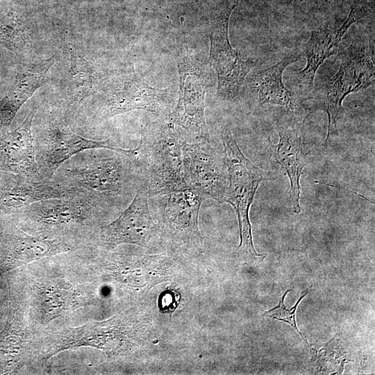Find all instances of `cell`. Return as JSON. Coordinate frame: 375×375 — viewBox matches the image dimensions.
<instances>
[{
	"label": "cell",
	"mask_w": 375,
	"mask_h": 375,
	"mask_svg": "<svg viewBox=\"0 0 375 375\" xmlns=\"http://www.w3.org/2000/svg\"><path fill=\"white\" fill-rule=\"evenodd\" d=\"M278 133L279 141L275 149L276 159L288 176L290 181V203L294 212L299 213L300 178L304 167L308 162V153L294 126H281Z\"/></svg>",
	"instance_id": "obj_20"
},
{
	"label": "cell",
	"mask_w": 375,
	"mask_h": 375,
	"mask_svg": "<svg viewBox=\"0 0 375 375\" xmlns=\"http://www.w3.org/2000/svg\"><path fill=\"white\" fill-rule=\"evenodd\" d=\"M148 198L155 208L161 235L180 247H198L203 243L199 214L204 199L198 192L187 188Z\"/></svg>",
	"instance_id": "obj_9"
},
{
	"label": "cell",
	"mask_w": 375,
	"mask_h": 375,
	"mask_svg": "<svg viewBox=\"0 0 375 375\" xmlns=\"http://www.w3.org/2000/svg\"><path fill=\"white\" fill-rule=\"evenodd\" d=\"M8 238L7 248L10 256L22 263L65 253L73 248L70 243L62 239L28 235L15 226H12Z\"/></svg>",
	"instance_id": "obj_21"
},
{
	"label": "cell",
	"mask_w": 375,
	"mask_h": 375,
	"mask_svg": "<svg viewBox=\"0 0 375 375\" xmlns=\"http://www.w3.org/2000/svg\"><path fill=\"white\" fill-rule=\"evenodd\" d=\"M222 139L229 181L227 203L234 208L239 224L238 254L250 260L263 258L265 255L258 253L253 247L249 212L260 184L275 180L276 176L257 167L244 156L228 127L222 130Z\"/></svg>",
	"instance_id": "obj_4"
},
{
	"label": "cell",
	"mask_w": 375,
	"mask_h": 375,
	"mask_svg": "<svg viewBox=\"0 0 375 375\" xmlns=\"http://www.w3.org/2000/svg\"><path fill=\"white\" fill-rule=\"evenodd\" d=\"M39 297L42 312L47 320L53 319L65 311L75 308L80 301L76 290L59 283L42 287Z\"/></svg>",
	"instance_id": "obj_23"
},
{
	"label": "cell",
	"mask_w": 375,
	"mask_h": 375,
	"mask_svg": "<svg viewBox=\"0 0 375 375\" xmlns=\"http://www.w3.org/2000/svg\"><path fill=\"white\" fill-rule=\"evenodd\" d=\"M58 52L39 62L19 64L13 86L0 100V128H8L22 105L47 82V73L57 62Z\"/></svg>",
	"instance_id": "obj_16"
},
{
	"label": "cell",
	"mask_w": 375,
	"mask_h": 375,
	"mask_svg": "<svg viewBox=\"0 0 375 375\" xmlns=\"http://www.w3.org/2000/svg\"><path fill=\"white\" fill-rule=\"evenodd\" d=\"M161 236L160 228L150 212L148 195L140 190L119 216L99 231V241L108 248L122 244L151 248L159 242Z\"/></svg>",
	"instance_id": "obj_12"
},
{
	"label": "cell",
	"mask_w": 375,
	"mask_h": 375,
	"mask_svg": "<svg viewBox=\"0 0 375 375\" xmlns=\"http://www.w3.org/2000/svg\"><path fill=\"white\" fill-rule=\"evenodd\" d=\"M181 294L178 290L168 287L158 297V308L162 312L172 315L181 301Z\"/></svg>",
	"instance_id": "obj_25"
},
{
	"label": "cell",
	"mask_w": 375,
	"mask_h": 375,
	"mask_svg": "<svg viewBox=\"0 0 375 375\" xmlns=\"http://www.w3.org/2000/svg\"><path fill=\"white\" fill-rule=\"evenodd\" d=\"M124 337V329L116 317L101 322L88 323L67 330L51 356L63 350L83 346L94 347L111 354L120 347Z\"/></svg>",
	"instance_id": "obj_19"
},
{
	"label": "cell",
	"mask_w": 375,
	"mask_h": 375,
	"mask_svg": "<svg viewBox=\"0 0 375 375\" xmlns=\"http://www.w3.org/2000/svg\"><path fill=\"white\" fill-rule=\"evenodd\" d=\"M83 151L64 162L53 179L92 194L110 208L129 204L138 190V178L131 160L108 149Z\"/></svg>",
	"instance_id": "obj_1"
},
{
	"label": "cell",
	"mask_w": 375,
	"mask_h": 375,
	"mask_svg": "<svg viewBox=\"0 0 375 375\" xmlns=\"http://www.w3.org/2000/svg\"><path fill=\"white\" fill-rule=\"evenodd\" d=\"M173 101L169 88L151 86L133 67L106 94L95 116L102 121L135 110L169 115Z\"/></svg>",
	"instance_id": "obj_10"
},
{
	"label": "cell",
	"mask_w": 375,
	"mask_h": 375,
	"mask_svg": "<svg viewBox=\"0 0 375 375\" xmlns=\"http://www.w3.org/2000/svg\"><path fill=\"white\" fill-rule=\"evenodd\" d=\"M0 174H1V171H0Z\"/></svg>",
	"instance_id": "obj_27"
},
{
	"label": "cell",
	"mask_w": 375,
	"mask_h": 375,
	"mask_svg": "<svg viewBox=\"0 0 375 375\" xmlns=\"http://www.w3.org/2000/svg\"><path fill=\"white\" fill-rule=\"evenodd\" d=\"M38 108L33 107L12 131L0 128V171L43 179L35 160L32 123Z\"/></svg>",
	"instance_id": "obj_15"
},
{
	"label": "cell",
	"mask_w": 375,
	"mask_h": 375,
	"mask_svg": "<svg viewBox=\"0 0 375 375\" xmlns=\"http://www.w3.org/2000/svg\"><path fill=\"white\" fill-rule=\"evenodd\" d=\"M338 68L306 101L312 109L324 110L328 115L327 145L331 135L338 134V121L344 112L342 101L352 92L364 90L374 82V46L365 41H355L337 57Z\"/></svg>",
	"instance_id": "obj_3"
},
{
	"label": "cell",
	"mask_w": 375,
	"mask_h": 375,
	"mask_svg": "<svg viewBox=\"0 0 375 375\" xmlns=\"http://www.w3.org/2000/svg\"><path fill=\"white\" fill-rule=\"evenodd\" d=\"M301 54H288L276 65L256 72L249 83L251 99L260 105H278L294 113L297 107L295 94L284 85L282 76L285 69L297 62Z\"/></svg>",
	"instance_id": "obj_18"
},
{
	"label": "cell",
	"mask_w": 375,
	"mask_h": 375,
	"mask_svg": "<svg viewBox=\"0 0 375 375\" xmlns=\"http://www.w3.org/2000/svg\"><path fill=\"white\" fill-rule=\"evenodd\" d=\"M174 126L168 119L147 122L139 144L125 154L134 165L138 190L148 197L190 188L183 163L186 141Z\"/></svg>",
	"instance_id": "obj_2"
},
{
	"label": "cell",
	"mask_w": 375,
	"mask_h": 375,
	"mask_svg": "<svg viewBox=\"0 0 375 375\" xmlns=\"http://www.w3.org/2000/svg\"><path fill=\"white\" fill-rule=\"evenodd\" d=\"M0 43L17 56H24L32 48L26 17L14 3L0 14Z\"/></svg>",
	"instance_id": "obj_22"
},
{
	"label": "cell",
	"mask_w": 375,
	"mask_h": 375,
	"mask_svg": "<svg viewBox=\"0 0 375 375\" xmlns=\"http://www.w3.org/2000/svg\"><path fill=\"white\" fill-rule=\"evenodd\" d=\"M66 48L70 54V67L64 117L69 123L83 101L99 89L101 76L96 65L84 56L79 49L70 43H67Z\"/></svg>",
	"instance_id": "obj_17"
},
{
	"label": "cell",
	"mask_w": 375,
	"mask_h": 375,
	"mask_svg": "<svg viewBox=\"0 0 375 375\" xmlns=\"http://www.w3.org/2000/svg\"><path fill=\"white\" fill-rule=\"evenodd\" d=\"M86 192L53 179L35 180L6 172L0 174V210L15 212L33 203Z\"/></svg>",
	"instance_id": "obj_13"
},
{
	"label": "cell",
	"mask_w": 375,
	"mask_h": 375,
	"mask_svg": "<svg viewBox=\"0 0 375 375\" xmlns=\"http://www.w3.org/2000/svg\"><path fill=\"white\" fill-rule=\"evenodd\" d=\"M177 67L178 101L167 119L184 128L198 142L210 141L205 117V97L210 83L207 67L190 55L180 59Z\"/></svg>",
	"instance_id": "obj_7"
},
{
	"label": "cell",
	"mask_w": 375,
	"mask_h": 375,
	"mask_svg": "<svg viewBox=\"0 0 375 375\" xmlns=\"http://www.w3.org/2000/svg\"><path fill=\"white\" fill-rule=\"evenodd\" d=\"M305 1H307V0H300V1L301 2Z\"/></svg>",
	"instance_id": "obj_26"
},
{
	"label": "cell",
	"mask_w": 375,
	"mask_h": 375,
	"mask_svg": "<svg viewBox=\"0 0 375 375\" xmlns=\"http://www.w3.org/2000/svg\"><path fill=\"white\" fill-rule=\"evenodd\" d=\"M312 286L310 287L308 289H306L302 292L301 297L299 298L295 305L290 309H288L285 307L284 299L287 294L292 289H289L286 290L285 292L282 296L281 300L279 301L278 305L267 311H265L263 314L265 316L272 317V318H274L280 321H283L284 322L289 324L301 336V338L303 339V340L306 342L308 345H309V343L308 342L306 338H305L303 333H301L297 328L296 320H295V312H296V310L297 308L299 303H300L301 299L307 295V294L309 292Z\"/></svg>",
	"instance_id": "obj_24"
},
{
	"label": "cell",
	"mask_w": 375,
	"mask_h": 375,
	"mask_svg": "<svg viewBox=\"0 0 375 375\" xmlns=\"http://www.w3.org/2000/svg\"><path fill=\"white\" fill-rule=\"evenodd\" d=\"M238 3L236 0H226L222 3L210 32L209 62L217 72V94L227 101L237 97L247 75L257 62L253 58L240 59L230 43L228 22Z\"/></svg>",
	"instance_id": "obj_8"
},
{
	"label": "cell",
	"mask_w": 375,
	"mask_h": 375,
	"mask_svg": "<svg viewBox=\"0 0 375 375\" xmlns=\"http://www.w3.org/2000/svg\"><path fill=\"white\" fill-rule=\"evenodd\" d=\"M183 163L189 187L204 199L227 203L228 173L224 151L212 147L210 141L185 143Z\"/></svg>",
	"instance_id": "obj_11"
},
{
	"label": "cell",
	"mask_w": 375,
	"mask_h": 375,
	"mask_svg": "<svg viewBox=\"0 0 375 375\" xmlns=\"http://www.w3.org/2000/svg\"><path fill=\"white\" fill-rule=\"evenodd\" d=\"M110 210L98 197L86 192L40 201L15 212L35 229L37 236L49 238L52 234L88 229Z\"/></svg>",
	"instance_id": "obj_5"
},
{
	"label": "cell",
	"mask_w": 375,
	"mask_h": 375,
	"mask_svg": "<svg viewBox=\"0 0 375 375\" xmlns=\"http://www.w3.org/2000/svg\"><path fill=\"white\" fill-rule=\"evenodd\" d=\"M369 11L367 4L355 1L351 5L350 12L340 28L331 30L324 27L312 31L303 51L307 59L306 66L297 74L298 83L301 88L308 91L312 90L319 67L338 52L342 38L350 26L365 18Z\"/></svg>",
	"instance_id": "obj_14"
},
{
	"label": "cell",
	"mask_w": 375,
	"mask_h": 375,
	"mask_svg": "<svg viewBox=\"0 0 375 375\" xmlns=\"http://www.w3.org/2000/svg\"><path fill=\"white\" fill-rule=\"evenodd\" d=\"M35 160L44 180H51L58 168L74 155L88 149H106L124 154L126 149L110 140H93L74 133L64 115L53 112L40 131L33 136Z\"/></svg>",
	"instance_id": "obj_6"
}]
</instances>
